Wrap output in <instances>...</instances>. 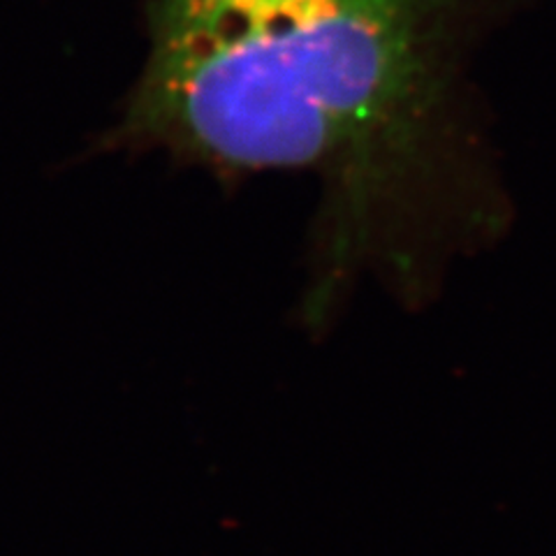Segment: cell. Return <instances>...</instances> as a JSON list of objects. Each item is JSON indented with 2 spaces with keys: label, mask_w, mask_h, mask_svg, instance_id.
<instances>
[{
  "label": "cell",
  "mask_w": 556,
  "mask_h": 556,
  "mask_svg": "<svg viewBox=\"0 0 556 556\" xmlns=\"http://www.w3.org/2000/svg\"><path fill=\"white\" fill-rule=\"evenodd\" d=\"M478 0H144L124 132L225 172H318L343 257L410 298L496 247L515 206L468 56Z\"/></svg>",
  "instance_id": "cell-1"
}]
</instances>
